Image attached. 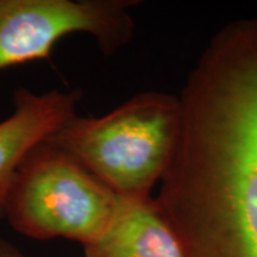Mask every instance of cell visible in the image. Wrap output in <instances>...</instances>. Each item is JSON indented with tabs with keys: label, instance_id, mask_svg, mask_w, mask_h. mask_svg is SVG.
<instances>
[{
	"label": "cell",
	"instance_id": "1",
	"mask_svg": "<svg viewBox=\"0 0 257 257\" xmlns=\"http://www.w3.org/2000/svg\"><path fill=\"white\" fill-rule=\"evenodd\" d=\"M179 102L156 210L186 257H257V18L211 38Z\"/></svg>",
	"mask_w": 257,
	"mask_h": 257
},
{
	"label": "cell",
	"instance_id": "3",
	"mask_svg": "<svg viewBox=\"0 0 257 257\" xmlns=\"http://www.w3.org/2000/svg\"><path fill=\"white\" fill-rule=\"evenodd\" d=\"M121 202L81 163L46 140L16 168L2 214L30 238H67L86 246L108 230Z\"/></svg>",
	"mask_w": 257,
	"mask_h": 257
},
{
	"label": "cell",
	"instance_id": "7",
	"mask_svg": "<svg viewBox=\"0 0 257 257\" xmlns=\"http://www.w3.org/2000/svg\"><path fill=\"white\" fill-rule=\"evenodd\" d=\"M0 257H28L21 250L6 240L0 239Z\"/></svg>",
	"mask_w": 257,
	"mask_h": 257
},
{
	"label": "cell",
	"instance_id": "4",
	"mask_svg": "<svg viewBox=\"0 0 257 257\" xmlns=\"http://www.w3.org/2000/svg\"><path fill=\"white\" fill-rule=\"evenodd\" d=\"M133 0H0V70L49 59L61 38L87 34L105 55L134 35Z\"/></svg>",
	"mask_w": 257,
	"mask_h": 257
},
{
	"label": "cell",
	"instance_id": "6",
	"mask_svg": "<svg viewBox=\"0 0 257 257\" xmlns=\"http://www.w3.org/2000/svg\"><path fill=\"white\" fill-rule=\"evenodd\" d=\"M83 252L85 257H186L153 198L123 199L108 230L95 242L83 246Z\"/></svg>",
	"mask_w": 257,
	"mask_h": 257
},
{
	"label": "cell",
	"instance_id": "5",
	"mask_svg": "<svg viewBox=\"0 0 257 257\" xmlns=\"http://www.w3.org/2000/svg\"><path fill=\"white\" fill-rule=\"evenodd\" d=\"M79 100L80 93L76 91L35 93L18 88L15 92L14 111L0 120V214L10 181L21 161L76 114Z\"/></svg>",
	"mask_w": 257,
	"mask_h": 257
},
{
	"label": "cell",
	"instance_id": "2",
	"mask_svg": "<svg viewBox=\"0 0 257 257\" xmlns=\"http://www.w3.org/2000/svg\"><path fill=\"white\" fill-rule=\"evenodd\" d=\"M179 128L178 96L148 91L101 117L74 114L47 141L119 198L146 200L168 168Z\"/></svg>",
	"mask_w": 257,
	"mask_h": 257
}]
</instances>
